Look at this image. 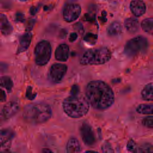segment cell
<instances>
[{"label": "cell", "mask_w": 153, "mask_h": 153, "mask_svg": "<svg viewBox=\"0 0 153 153\" xmlns=\"http://www.w3.org/2000/svg\"><path fill=\"white\" fill-rule=\"evenodd\" d=\"M111 57L110 50L106 47H99L86 51L80 59L82 65H98L108 62Z\"/></svg>", "instance_id": "obj_4"}, {"label": "cell", "mask_w": 153, "mask_h": 153, "mask_svg": "<svg viewBox=\"0 0 153 153\" xmlns=\"http://www.w3.org/2000/svg\"><path fill=\"white\" fill-rule=\"evenodd\" d=\"M131 13L136 17H140L146 11V5L142 1H132L130 4Z\"/></svg>", "instance_id": "obj_12"}, {"label": "cell", "mask_w": 153, "mask_h": 153, "mask_svg": "<svg viewBox=\"0 0 153 153\" xmlns=\"http://www.w3.org/2000/svg\"><path fill=\"white\" fill-rule=\"evenodd\" d=\"M84 40L87 41V42L91 43L92 44H94L97 40V36L93 33H87L85 37H84Z\"/></svg>", "instance_id": "obj_26"}, {"label": "cell", "mask_w": 153, "mask_h": 153, "mask_svg": "<svg viewBox=\"0 0 153 153\" xmlns=\"http://www.w3.org/2000/svg\"><path fill=\"white\" fill-rule=\"evenodd\" d=\"M149 46V42L145 37L137 36L130 39L124 47L125 54L133 57L140 53H143L146 51Z\"/></svg>", "instance_id": "obj_5"}, {"label": "cell", "mask_w": 153, "mask_h": 153, "mask_svg": "<svg viewBox=\"0 0 153 153\" xmlns=\"http://www.w3.org/2000/svg\"><path fill=\"white\" fill-rule=\"evenodd\" d=\"M7 69V65L3 62H0V73L4 72Z\"/></svg>", "instance_id": "obj_31"}, {"label": "cell", "mask_w": 153, "mask_h": 153, "mask_svg": "<svg viewBox=\"0 0 153 153\" xmlns=\"http://www.w3.org/2000/svg\"><path fill=\"white\" fill-rule=\"evenodd\" d=\"M14 131L11 128H3L0 130V153H7L11 148Z\"/></svg>", "instance_id": "obj_7"}, {"label": "cell", "mask_w": 153, "mask_h": 153, "mask_svg": "<svg viewBox=\"0 0 153 153\" xmlns=\"http://www.w3.org/2000/svg\"><path fill=\"white\" fill-rule=\"evenodd\" d=\"M16 19L18 21L23 22V20H24V16H23V14L18 13L16 14Z\"/></svg>", "instance_id": "obj_32"}, {"label": "cell", "mask_w": 153, "mask_h": 153, "mask_svg": "<svg viewBox=\"0 0 153 153\" xmlns=\"http://www.w3.org/2000/svg\"><path fill=\"white\" fill-rule=\"evenodd\" d=\"M20 105L17 101L11 100L0 107V120H8L18 112Z\"/></svg>", "instance_id": "obj_9"}, {"label": "cell", "mask_w": 153, "mask_h": 153, "mask_svg": "<svg viewBox=\"0 0 153 153\" xmlns=\"http://www.w3.org/2000/svg\"><path fill=\"white\" fill-rule=\"evenodd\" d=\"M85 98L93 108L103 111L110 108L114 102V94L111 87L100 80L91 81L85 89Z\"/></svg>", "instance_id": "obj_1"}, {"label": "cell", "mask_w": 153, "mask_h": 153, "mask_svg": "<svg viewBox=\"0 0 153 153\" xmlns=\"http://www.w3.org/2000/svg\"><path fill=\"white\" fill-rule=\"evenodd\" d=\"M76 38H77V34L75 32L72 33L69 36V41L71 42H74V41L76 40Z\"/></svg>", "instance_id": "obj_33"}, {"label": "cell", "mask_w": 153, "mask_h": 153, "mask_svg": "<svg viewBox=\"0 0 153 153\" xmlns=\"http://www.w3.org/2000/svg\"><path fill=\"white\" fill-rule=\"evenodd\" d=\"M41 153H54V152L48 148H43L41 150Z\"/></svg>", "instance_id": "obj_34"}, {"label": "cell", "mask_w": 153, "mask_h": 153, "mask_svg": "<svg viewBox=\"0 0 153 153\" xmlns=\"http://www.w3.org/2000/svg\"><path fill=\"white\" fill-rule=\"evenodd\" d=\"M122 31L121 24L117 22H112L108 27V33L109 35L114 36L120 35Z\"/></svg>", "instance_id": "obj_20"}, {"label": "cell", "mask_w": 153, "mask_h": 153, "mask_svg": "<svg viewBox=\"0 0 153 153\" xmlns=\"http://www.w3.org/2000/svg\"><path fill=\"white\" fill-rule=\"evenodd\" d=\"M124 26L126 30L130 33L137 32L139 28V22L134 17H129L125 20Z\"/></svg>", "instance_id": "obj_16"}, {"label": "cell", "mask_w": 153, "mask_h": 153, "mask_svg": "<svg viewBox=\"0 0 153 153\" xmlns=\"http://www.w3.org/2000/svg\"><path fill=\"white\" fill-rule=\"evenodd\" d=\"M79 132L84 143L88 146L95 145L96 140L92 127L87 123H83L79 127Z\"/></svg>", "instance_id": "obj_8"}, {"label": "cell", "mask_w": 153, "mask_h": 153, "mask_svg": "<svg viewBox=\"0 0 153 153\" xmlns=\"http://www.w3.org/2000/svg\"><path fill=\"white\" fill-rule=\"evenodd\" d=\"M102 153H114V150L112 145L108 141L105 142L101 146Z\"/></svg>", "instance_id": "obj_24"}, {"label": "cell", "mask_w": 153, "mask_h": 153, "mask_svg": "<svg viewBox=\"0 0 153 153\" xmlns=\"http://www.w3.org/2000/svg\"><path fill=\"white\" fill-rule=\"evenodd\" d=\"M69 48L66 44L59 45L55 51V58L60 62H66L69 57Z\"/></svg>", "instance_id": "obj_13"}, {"label": "cell", "mask_w": 153, "mask_h": 153, "mask_svg": "<svg viewBox=\"0 0 153 153\" xmlns=\"http://www.w3.org/2000/svg\"><path fill=\"white\" fill-rule=\"evenodd\" d=\"M84 153H99V152L94 151H87Z\"/></svg>", "instance_id": "obj_35"}, {"label": "cell", "mask_w": 153, "mask_h": 153, "mask_svg": "<svg viewBox=\"0 0 153 153\" xmlns=\"http://www.w3.org/2000/svg\"><path fill=\"white\" fill-rule=\"evenodd\" d=\"M51 108L45 103H33L25 106L23 118L28 123L39 124L47 121L51 117Z\"/></svg>", "instance_id": "obj_2"}, {"label": "cell", "mask_w": 153, "mask_h": 153, "mask_svg": "<svg viewBox=\"0 0 153 153\" xmlns=\"http://www.w3.org/2000/svg\"><path fill=\"white\" fill-rule=\"evenodd\" d=\"M6 94L5 91L0 88V102H4L6 100Z\"/></svg>", "instance_id": "obj_29"}, {"label": "cell", "mask_w": 153, "mask_h": 153, "mask_svg": "<svg viewBox=\"0 0 153 153\" xmlns=\"http://www.w3.org/2000/svg\"><path fill=\"white\" fill-rule=\"evenodd\" d=\"M81 151L79 142L75 137L70 138L66 144V152L68 153H79Z\"/></svg>", "instance_id": "obj_17"}, {"label": "cell", "mask_w": 153, "mask_h": 153, "mask_svg": "<svg viewBox=\"0 0 153 153\" xmlns=\"http://www.w3.org/2000/svg\"><path fill=\"white\" fill-rule=\"evenodd\" d=\"M142 124L146 127L152 128L153 127V117L152 115L148 116L143 119Z\"/></svg>", "instance_id": "obj_25"}, {"label": "cell", "mask_w": 153, "mask_h": 153, "mask_svg": "<svg viewBox=\"0 0 153 153\" xmlns=\"http://www.w3.org/2000/svg\"><path fill=\"white\" fill-rule=\"evenodd\" d=\"M0 87L5 88L8 92H10L13 87V82L11 78L7 76H1Z\"/></svg>", "instance_id": "obj_21"}, {"label": "cell", "mask_w": 153, "mask_h": 153, "mask_svg": "<svg viewBox=\"0 0 153 153\" xmlns=\"http://www.w3.org/2000/svg\"><path fill=\"white\" fill-rule=\"evenodd\" d=\"M32 39V34L30 32H26L22 35L19 39V45L17 53H20L26 51L30 45Z\"/></svg>", "instance_id": "obj_15"}, {"label": "cell", "mask_w": 153, "mask_h": 153, "mask_svg": "<svg viewBox=\"0 0 153 153\" xmlns=\"http://www.w3.org/2000/svg\"><path fill=\"white\" fill-rule=\"evenodd\" d=\"M141 27L145 32H146L149 34H152V29H153V19H152V18L150 17V18H147V19H144L141 23Z\"/></svg>", "instance_id": "obj_23"}, {"label": "cell", "mask_w": 153, "mask_h": 153, "mask_svg": "<svg viewBox=\"0 0 153 153\" xmlns=\"http://www.w3.org/2000/svg\"><path fill=\"white\" fill-rule=\"evenodd\" d=\"M131 153H153V146L150 143H143L136 145Z\"/></svg>", "instance_id": "obj_18"}, {"label": "cell", "mask_w": 153, "mask_h": 153, "mask_svg": "<svg viewBox=\"0 0 153 153\" xmlns=\"http://www.w3.org/2000/svg\"><path fill=\"white\" fill-rule=\"evenodd\" d=\"M79 93L78 87L77 85H74L71 90V95H77Z\"/></svg>", "instance_id": "obj_30"}, {"label": "cell", "mask_w": 153, "mask_h": 153, "mask_svg": "<svg viewBox=\"0 0 153 153\" xmlns=\"http://www.w3.org/2000/svg\"><path fill=\"white\" fill-rule=\"evenodd\" d=\"M152 82H150L146 84L141 91L142 98L147 101H152L153 94H152Z\"/></svg>", "instance_id": "obj_19"}, {"label": "cell", "mask_w": 153, "mask_h": 153, "mask_svg": "<svg viewBox=\"0 0 153 153\" xmlns=\"http://www.w3.org/2000/svg\"><path fill=\"white\" fill-rule=\"evenodd\" d=\"M153 110V106L152 104H140L137 108V112L141 114L152 115Z\"/></svg>", "instance_id": "obj_22"}, {"label": "cell", "mask_w": 153, "mask_h": 153, "mask_svg": "<svg viewBox=\"0 0 153 153\" xmlns=\"http://www.w3.org/2000/svg\"><path fill=\"white\" fill-rule=\"evenodd\" d=\"M136 145H137V143L133 140L131 139V140H128V142L127 143V150L129 152H131L133 151V149L135 148Z\"/></svg>", "instance_id": "obj_27"}, {"label": "cell", "mask_w": 153, "mask_h": 153, "mask_svg": "<svg viewBox=\"0 0 153 153\" xmlns=\"http://www.w3.org/2000/svg\"><path fill=\"white\" fill-rule=\"evenodd\" d=\"M26 97L28 99H30V100H32L35 98V94H33L32 92V87H28L27 88V90H26Z\"/></svg>", "instance_id": "obj_28"}, {"label": "cell", "mask_w": 153, "mask_h": 153, "mask_svg": "<svg viewBox=\"0 0 153 153\" xmlns=\"http://www.w3.org/2000/svg\"><path fill=\"white\" fill-rule=\"evenodd\" d=\"M13 27L5 14L0 13V31L5 36L9 35L13 32Z\"/></svg>", "instance_id": "obj_14"}, {"label": "cell", "mask_w": 153, "mask_h": 153, "mask_svg": "<svg viewBox=\"0 0 153 153\" xmlns=\"http://www.w3.org/2000/svg\"><path fill=\"white\" fill-rule=\"evenodd\" d=\"M68 67L63 63H54L49 70V77L54 82H60L66 74Z\"/></svg>", "instance_id": "obj_11"}, {"label": "cell", "mask_w": 153, "mask_h": 153, "mask_svg": "<svg viewBox=\"0 0 153 153\" xmlns=\"http://www.w3.org/2000/svg\"><path fill=\"white\" fill-rule=\"evenodd\" d=\"M35 61L36 65L43 66L50 60L51 55V47L47 41H42L37 44L34 50Z\"/></svg>", "instance_id": "obj_6"}, {"label": "cell", "mask_w": 153, "mask_h": 153, "mask_svg": "<svg viewBox=\"0 0 153 153\" xmlns=\"http://www.w3.org/2000/svg\"><path fill=\"white\" fill-rule=\"evenodd\" d=\"M63 109L65 114L72 118H81L87 114L90 105L82 96L71 95L63 102Z\"/></svg>", "instance_id": "obj_3"}, {"label": "cell", "mask_w": 153, "mask_h": 153, "mask_svg": "<svg viewBox=\"0 0 153 153\" xmlns=\"http://www.w3.org/2000/svg\"><path fill=\"white\" fill-rule=\"evenodd\" d=\"M81 8L78 4H69L66 5L63 11V17L67 22H72L78 18L81 14Z\"/></svg>", "instance_id": "obj_10"}, {"label": "cell", "mask_w": 153, "mask_h": 153, "mask_svg": "<svg viewBox=\"0 0 153 153\" xmlns=\"http://www.w3.org/2000/svg\"><path fill=\"white\" fill-rule=\"evenodd\" d=\"M7 153H8V152H7Z\"/></svg>", "instance_id": "obj_36"}]
</instances>
